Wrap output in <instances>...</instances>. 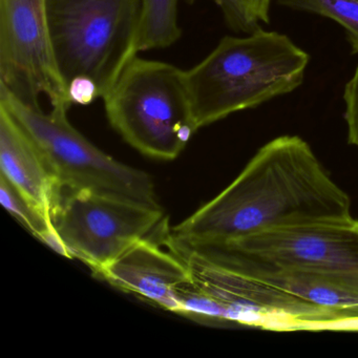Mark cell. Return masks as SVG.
I'll return each mask as SVG.
<instances>
[{"instance_id": "cell-9", "label": "cell", "mask_w": 358, "mask_h": 358, "mask_svg": "<svg viewBox=\"0 0 358 358\" xmlns=\"http://www.w3.org/2000/svg\"><path fill=\"white\" fill-rule=\"evenodd\" d=\"M97 275L123 292L175 313L179 311L180 291L192 282L183 259L150 238L136 243Z\"/></svg>"}, {"instance_id": "cell-6", "label": "cell", "mask_w": 358, "mask_h": 358, "mask_svg": "<svg viewBox=\"0 0 358 358\" xmlns=\"http://www.w3.org/2000/svg\"><path fill=\"white\" fill-rule=\"evenodd\" d=\"M53 224L69 259H80L96 275L165 225L160 206L87 190L62 192Z\"/></svg>"}, {"instance_id": "cell-13", "label": "cell", "mask_w": 358, "mask_h": 358, "mask_svg": "<svg viewBox=\"0 0 358 358\" xmlns=\"http://www.w3.org/2000/svg\"><path fill=\"white\" fill-rule=\"evenodd\" d=\"M278 3L334 20L345 29L352 51L358 54V0H278Z\"/></svg>"}, {"instance_id": "cell-15", "label": "cell", "mask_w": 358, "mask_h": 358, "mask_svg": "<svg viewBox=\"0 0 358 358\" xmlns=\"http://www.w3.org/2000/svg\"><path fill=\"white\" fill-rule=\"evenodd\" d=\"M247 20L257 27L259 22H269L271 0H238Z\"/></svg>"}, {"instance_id": "cell-14", "label": "cell", "mask_w": 358, "mask_h": 358, "mask_svg": "<svg viewBox=\"0 0 358 358\" xmlns=\"http://www.w3.org/2000/svg\"><path fill=\"white\" fill-rule=\"evenodd\" d=\"M345 104V120L348 127V141L358 148V66L343 92Z\"/></svg>"}, {"instance_id": "cell-7", "label": "cell", "mask_w": 358, "mask_h": 358, "mask_svg": "<svg viewBox=\"0 0 358 358\" xmlns=\"http://www.w3.org/2000/svg\"><path fill=\"white\" fill-rule=\"evenodd\" d=\"M0 87L22 103L73 106L50 45L47 0H0Z\"/></svg>"}, {"instance_id": "cell-8", "label": "cell", "mask_w": 358, "mask_h": 358, "mask_svg": "<svg viewBox=\"0 0 358 358\" xmlns=\"http://www.w3.org/2000/svg\"><path fill=\"white\" fill-rule=\"evenodd\" d=\"M264 263L309 272L358 293V221L271 228L226 242Z\"/></svg>"}, {"instance_id": "cell-2", "label": "cell", "mask_w": 358, "mask_h": 358, "mask_svg": "<svg viewBox=\"0 0 358 358\" xmlns=\"http://www.w3.org/2000/svg\"><path fill=\"white\" fill-rule=\"evenodd\" d=\"M309 55L288 36L257 29L226 36L186 71L198 129L286 95L303 83Z\"/></svg>"}, {"instance_id": "cell-10", "label": "cell", "mask_w": 358, "mask_h": 358, "mask_svg": "<svg viewBox=\"0 0 358 358\" xmlns=\"http://www.w3.org/2000/svg\"><path fill=\"white\" fill-rule=\"evenodd\" d=\"M0 175L53 223V211L62 196V188L32 136L3 104H0Z\"/></svg>"}, {"instance_id": "cell-3", "label": "cell", "mask_w": 358, "mask_h": 358, "mask_svg": "<svg viewBox=\"0 0 358 358\" xmlns=\"http://www.w3.org/2000/svg\"><path fill=\"white\" fill-rule=\"evenodd\" d=\"M140 12L141 0H47L50 45L66 90L87 81L106 96L139 55Z\"/></svg>"}, {"instance_id": "cell-11", "label": "cell", "mask_w": 358, "mask_h": 358, "mask_svg": "<svg viewBox=\"0 0 358 358\" xmlns=\"http://www.w3.org/2000/svg\"><path fill=\"white\" fill-rule=\"evenodd\" d=\"M179 0H141L137 53L166 49L182 36L178 20Z\"/></svg>"}, {"instance_id": "cell-5", "label": "cell", "mask_w": 358, "mask_h": 358, "mask_svg": "<svg viewBox=\"0 0 358 358\" xmlns=\"http://www.w3.org/2000/svg\"><path fill=\"white\" fill-rule=\"evenodd\" d=\"M5 106L32 136L47 159L62 192H87L160 206L152 177L119 162L94 145L68 118L66 108L43 110L16 99L0 87Z\"/></svg>"}, {"instance_id": "cell-16", "label": "cell", "mask_w": 358, "mask_h": 358, "mask_svg": "<svg viewBox=\"0 0 358 358\" xmlns=\"http://www.w3.org/2000/svg\"><path fill=\"white\" fill-rule=\"evenodd\" d=\"M188 3H194L196 0H187Z\"/></svg>"}, {"instance_id": "cell-4", "label": "cell", "mask_w": 358, "mask_h": 358, "mask_svg": "<svg viewBox=\"0 0 358 358\" xmlns=\"http://www.w3.org/2000/svg\"><path fill=\"white\" fill-rule=\"evenodd\" d=\"M104 100L110 127L141 154L175 160L198 131L186 71L136 55Z\"/></svg>"}, {"instance_id": "cell-12", "label": "cell", "mask_w": 358, "mask_h": 358, "mask_svg": "<svg viewBox=\"0 0 358 358\" xmlns=\"http://www.w3.org/2000/svg\"><path fill=\"white\" fill-rule=\"evenodd\" d=\"M0 201L3 206L20 223L24 224L27 229L30 230L37 238L59 255L69 257L53 223L48 221L32 206L3 175H0Z\"/></svg>"}, {"instance_id": "cell-1", "label": "cell", "mask_w": 358, "mask_h": 358, "mask_svg": "<svg viewBox=\"0 0 358 358\" xmlns=\"http://www.w3.org/2000/svg\"><path fill=\"white\" fill-rule=\"evenodd\" d=\"M349 196L297 136L268 142L221 194L169 230L192 244L226 243L287 226L345 221Z\"/></svg>"}]
</instances>
